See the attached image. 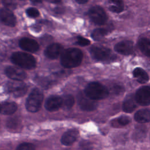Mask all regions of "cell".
Instances as JSON below:
<instances>
[{
  "label": "cell",
  "mask_w": 150,
  "mask_h": 150,
  "mask_svg": "<svg viewBox=\"0 0 150 150\" xmlns=\"http://www.w3.org/2000/svg\"><path fill=\"white\" fill-rule=\"evenodd\" d=\"M135 98L137 103L141 105H150V87L144 86L139 88L137 91Z\"/></svg>",
  "instance_id": "9"
},
{
  "label": "cell",
  "mask_w": 150,
  "mask_h": 150,
  "mask_svg": "<svg viewBox=\"0 0 150 150\" xmlns=\"http://www.w3.org/2000/svg\"><path fill=\"white\" fill-rule=\"evenodd\" d=\"M11 61L16 65L26 69H32L36 65L35 57L25 52H17L11 56Z\"/></svg>",
  "instance_id": "3"
},
{
  "label": "cell",
  "mask_w": 150,
  "mask_h": 150,
  "mask_svg": "<svg viewBox=\"0 0 150 150\" xmlns=\"http://www.w3.org/2000/svg\"><path fill=\"white\" fill-rule=\"evenodd\" d=\"M4 4L7 6H14V4L12 2H11V1H5V2H4Z\"/></svg>",
  "instance_id": "34"
},
{
  "label": "cell",
  "mask_w": 150,
  "mask_h": 150,
  "mask_svg": "<svg viewBox=\"0 0 150 150\" xmlns=\"http://www.w3.org/2000/svg\"><path fill=\"white\" fill-rule=\"evenodd\" d=\"M133 75L134 77L137 79V81L141 84L146 83L149 80L148 74L141 68L137 67L133 71Z\"/></svg>",
  "instance_id": "20"
},
{
  "label": "cell",
  "mask_w": 150,
  "mask_h": 150,
  "mask_svg": "<svg viewBox=\"0 0 150 150\" xmlns=\"http://www.w3.org/2000/svg\"><path fill=\"white\" fill-rule=\"evenodd\" d=\"M93 148V146L92 143L86 140L81 141L80 142L79 146V148L80 150H92Z\"/></svg>",
  "instance_id": "28"
},
{
  "label": "cell",
  "mask_w": 150,
  "mask_h": 150,
  "mask_svg": "<svg viewBox=\"0 0 150 150\" xmlns=\"http://www.w3.org/2000/svg\"><path fill=\"white\" fill-rule=\"evenodd\" d=\"M16 150H35V146L31 143L25 142L20 144Z\"/></svg>",
  "instance_id": "29"
},
{
  "label": "cell",
  "mask_w": 150,
  "mask_h": 150,
  "mask_svg": "<svg viewBox=\"0 0 150 150\" xmlns=\"http://www.w3.org/2000/svg\"><path fill=\"white\" fill-rule=\"evenodd\" d=\"M108 93V89L102 84L98 82L90 83L84 90L86 96L94 101L106 98Z\"/></svg>",
  "instance_id": "2"
},
{
  "label": "cell",
  "mask_w": 150,
  "mask_h": 150,
  "mask_svg": "<svg viewBox=\"0 0 150 150\" xmlns=\"http://www.w3.org/2000/svg\"><path fill=\"white\" fill-rule=\"evenodd\" d=\"M6 89L9 93L16 97L24 96L27 92L28 87L25 83L21 81H12L7 83Z\"/></svg>",
  "instance_id": "7"
},
{
  "label": "cell",
  "mask_w": 150,
  "mask_h": 150,
  "mask_svg": "<svg viewBox=\"0 0 150 150\" xmlns=\"http://www.w3.org/2000/svg\"><path fill=\"white\" fill-rule=\"evenodd\" d=\"M62 105V98L58 96H52L46 101L45 106L49 111H55L58 110Z\"/></svg>",
  "instance_id": "13"
},
{
  "label": "cell",
  "mask_w": 150,
  "mask_h": 150,
  "mask_svg": "<svg viewBox=\"0 0 150 150\" xmlns=\"http://www.w3.org/2000/svg\"><path fill=\"white\" fill-rule=\"evenodd\" d=\"M26 14L30 18H36L39 15V11L35 8L31 7L26 9Z\"/></svg>",
  "instance_id": "30"
},
{
  "label": "cell",
  "mask_w": 150,
  "mask_h": 150,
  "mask_svg": "<svg viewBox=\"0 0 150 150\" xmlns=\"http://www.w3.org/2000/svg\"><path fill=\"white\" fill-rule=\"evenodd\" d=\"M110 29L107 28H98L95 29L91 33V37L93 39L96 40H100L103 38L105 35H106L108 32H110Z\"/></svg>",
  "instance_id": "23"
},
{
  "label": "cell",
  "mask_w": 150,
  "mask_h": 150,
  "mask_svg": "<svg viewBox=\"0 0 150 150\" xmlns=\"http://www.w3.org/2000/svg\"><path fill=\"white\" fill-rule=\"evenodd\" d=\"M19 45L21 49L29 52H36L39 48V44L36 40L28 38L21 39L19 42Z\"/></svg>",
  "instance_id": "12"
},
{
  "label": "cell",
  "mask_w": 150,
  "mask_h": 150,
  "mask_svg": "<svg viewBox=\"0 0 150 150\" xmlns=\"http://www.w3.org/2000/svg\"><path fill=\"white\" fill-rule=\"evenodd\" d=\"M43 100V94L38 88H35L29 94L26 101V108L31 112H36L41 107Z\"/></svg>",
  "instance_id": "4"
},
{
  "label": "cell",
  "mask_w": 150,
  "mask_h": 150,
  "mask_svg": "<svg viewBox=\"0 0 150 150\" xmlns=\"http://www.w3.org/2000/svg\"><path fill=\"white\" fill-rule=\"evenodd\" d=\"M90 19L97 25H103L107 20V15L104 9L99 6L91 7L88 12Z\"/></svg>",
  "instance_id": "6"
},
{
  "label": "cell",
  "mask_w": 150,
  "mask_h": 150,
  "mask_svg": "<svg viewBox=\"0 0 150 150\" xmlns=\"http://www.w3.org/2000/svg\"><path fill=\"white\" fill-rule=\"evenodd\" d=\"M137 107V101L132 95L128 96L122 104V110L126 112H132Z\"/></svg>",
  "instance_id": "17"
},
{
  "label": "cell",
  "mask_w": 150,
  "mask_h": 150,
  "mask_svg": "<svg viewBox=\"0 0 150 150\" xmlns=\"http://www.w3.org/2000/svg\"><path fill=\"white\" fill-rule=\"evenodd\" d=\"M77 43L78 45L81 46H86L90 45V42L87 39H86L81 36L77 37Z\"/></svg>",
  "instance_id": "32"
},
{
  "label": "cell",
  "mask_w": 150,
  "mask_h": 150,
  "mask_svg": "<svg viewBox=\"0 0 150 150\" xmlns=\"http://www.w3.org/2000/svg\"><path fill=\"white\" fill-rule=\"evenodd\" d=\"M133 43L129 40H124L117 43L114 46V50L124 55H128L133 52Z\"/></svg>",
  "instance_id": "14"
},
{
  "label": "cell",
  "mask_w": 150,
  "mask_h": 150,
  "mask_svg": "<svg viewBox=\"0 0 150 150\" xmlns=\"http://www.w3.org/2000/svg\"><path fill=\"white\" fill-rule=\"evenodd\" d=\"M130 122V118L128 116L122 115L118 118L112 121V125L114 127L124 126L127 125Z\"/></svg>",
  "instance_id": "26"
},
{
  "label": "cell",
  "mask_w": 150,
  "mask_h": 150,
  "mask_svg": "<svg viewBox=\"0 0 150 150\" xmlns=\"http://www.w3.org/2000/svg\"><path fill=\"white\" fill-rule=\"evenodd\" d=\"M5 73L9 78L15 81H22L26 78V73L21 69L16 67H7Z\"/></svg>",
  "instance_id": "11"
},
{
  "label": "cell",
  "mask_w": 150,
  "mask_h": 150,
  "mask_svg": "<svg viewBox=\"0 0 150 150\" xmlns=\"http://www.w3.org/2000/svg\"><path fill=\"white\" fill-rule=\"evenodd\" d=\"M66 150H71V149H66Z\"/></svg>",
  "instance_id": "37"
},
{
  "label": "cell",
  "mask_w": 150,
  "mask_h": 150,
  "mask_svg": "<svg viewBox=\"0 0 150 150\" xmlns=\"http://www.w3.org/2000/svg\"><path fill=\"white\" fill-rule=\"evenodd\" d=\"M90 52L91 56L97 60L112 61L116 57V56L112 53L111 50L105 47H93Z\"/></svg>",
  "instance_id": "5"
},
{
  "label": "cell",
  "mask_w": 150,
  "mask_h": 150,
  "mask_svg": "<svg viewBox=\"0 0 150 150\" xmlns=\"http://www.w3.org/2000/svg\"><path fill=\"white\" fill-rule=\"evenodd\" d=\"M51 2H52V3H59V2H60V1H51Z\"/></svg>",
  "instance_id": "36"
},
{
  "label": "cell",
  "mask_w": 150,
  "mask_h": 150,
  "mask_svg": "<svg viewBox=\"0 0 150 150\" xmlns=\"http://www.w3.org/2000/svg\"><path fill=\"white\" fill-rule=\"evenodd\" d=\"M114 4L113 5L110 6L109 9L115 13H120L122 12L124 9V4L123 2L121 1H111Z\"/></svg>",
  "instance_id": "27"
},
{
  "label": "cell",
  "mask_w": 150,
  "mask_h": 150,
  "mask_svg": "<svg viewBox=\"0 0 150 150\" xmlns=\"http://www.w3.org/2000/svg\"><path fill=\"white\" fill-rule=\"evenodd\" d=\"M0 112L5 115H11L13 114L17 110V105L13 102H5L0 104Z\"/></svg>",
  "instance_id": "19"
},
{
  "label": "cell",
  "mask_w": 150,
  "mask_h": 150,
  "mask_svg": "<svg viewBox=\"0 0 150 150\" xmlns=\"http://www.w3.org/2000/svg\"><path fill=\"white\" fill-rule=\"evenodd\" d=\"M54 11L55 12V13H62L63 12V10L62 8H56L54 9Z\"/></svg>",
  "instance_id": "33"
},
{
  "label": "cell",
  "mask_w": 150,
  "mask_h": 150,
  "mask_svg": "<svg viewBox=\"0 0 150 150\" xmlns=\"http://www.w3.org/2000/svg\"><path fill=\"white\" fill-rule=\"evenodd\" d=\"M21 125V121L17 118H11L7 120L6 127L8 129L15 131L19 129Z\"/></svg>",
  "instance_id": "25"
},
{
  "label": "cell",
  "mask_w": 150,
  "mask_h": 150,
  "mask_svg": "<svg viewBox=\"0 0 150 150\" xmlns=\"http://www.w3.org/2000/svg\"><path fill=\"white\" fill-rule=\"evenodd\" d=\"M77 97L78 104L81 110L86 111H91L97 108L98 106L97 103L89 98L84 93L80 92Z\"/></svg>",
  "instance_id": "8"
},
{
  "label": "cell",
  "mask_w": 150,
  "mask_h": 150,
  "mask_svg": "<svg viewBox=\"0 0 150 150\" xmlns=\"http://www.w3.org/2000/svg\"><path fill=\"white\" fill-rule=\"evenodd\" d=\"M83 59L82 52L76 48H69L63 51L61 54L60 63L66 68H73L78 66Z\"/></svg>",
  "instance_id": "1"
},
{
  "label": "cell",
  "mask_w": 150,
  "mask_h": 150,
  "mask_svg": "<svg viewBox=\"0 0 150 150\" xmlns=\"http://www.w3.org/2000/svg\"><path fill=\"white\" fill-rule=\"evenodd\" d=\"M146 129L144 126H138L135 128L133 133V138L137 141H141L146 136Z\"/></svg>",
  "instance_id": "22"
},
{
  "label": "cell",
  "mask_w": 150,
  "mask_h": 150,
  "mask_svg": "<svg viewBox=\"0 0 150 150\" xmlns=\"http://www.w3.org/2000/svg\"><path fill=\"white\" fill-rule=\"evenodd\" d=\"M138 46L141 51L146 56L150 57V40L147 38H141L138 41Z\"/></svg>",
  "instance_id": "21"
},
{
  "label": "cell",
  "mask_w": 150,
  "mask_h": 150,
  "mask_svg": "<svg viewBox=\"0 0 150 150\" xmlns=\"http://www.w3.org/2000/svg\"><path fill=\"white\" fill-rule=\"evenodd\" d=\"M79 136V131L76 129H70L66 132L62 137V143L66 146L73 144Z\"/></svg>",
  "instance_id": "16"
},
{
  "label": "cell",
  "mask_w": 150,
  "mask_h": 150,
  "mask_svg": "<svg viewBox=\"0 0 150 150\" xmlns=\"http://www.w3.org/2000/svg\"><path fill=\"white\" fill-rule=\"evenodd\" d=\"M63 52V46L59 43H52L49 45L45 50V56L51 59H54Z\"/></svg>",
  "instance_id": "15"
},
{
  "label": "cell",
  "mask_w": 150,
  "mask_h": 150,
  "mask_svg": "<svg viewBox=\"0 0 150 150\" xmlns=\"http://www.w3.org/2000/svg\"><path fill=\"white\" fill-rule=\"evenodd\" d=\"M74 99L71 95L67 94L64 96L62 98V107L65 110L70 109L74 105Z\"/></svg>",
  "instance_id": "24"
},
{
  "label": "cell",
  "mask_w": 150,
  "mask_h": 150,
  "mask_svg": "<svg viewBox=\"0 0 150 150\" xmlns=\"http://www.w3.org/2000/svg\"><path fill=\"white\" fill-rule=\"evenodd\" d=\"M76 2L78 4H84L85 3H87V1H85V0H77Z\"/></svg>",
  "instance_id": "35"
},
{
  "label": "cell",
  "mask_w": 150,
  "mask_h": 150,
  "mask_svg": "<svg viewBox=\"0 0 150 150\" xmlns=\"http://www.w3.org/2000/svg\"><path fill=\"white\" fill-rule=\"evenodd\" d=\"M135 121L140 123H145L150 121V110L148 109H142L138 111L135 115Z\"/></svg>",
  "instance_id": "18"
},
{
  "label": "cell",
  "mask_w": 150,
  "mask_h": 150,
  "mask_svg": "<svg viewBox=\"0 0 150 150\" xmlns=\"http://www.w3.org/2000/svg\"><path fill=\"white\" fill-rule=\"evenodd\" d=\"M0 21L6 26L13 27L16 23L15 16L13 12L7 8L0 9Z\"/></svg>",
  "instance_id": "10"
},
{
  "label": "cell",
  "mask_w": 150,
  "mask_h": 150,
  "mask_svg": "<svg viewBox=\"0 0 150 150\" xmlns=\"http://www.w3.org/2000/svg\"><path fill=\"white\" fill-rule=\"evenodd\" d=\"M124 90V87L122 86L119 84H115L111 88V91H112V93L114 94H117V95L121 94V93H123Z\"/></svg>",
  "instance_id": "31"
},
{
  "label": "cell",
  "mask_w": 150,
  "mask_h": 150,
  "mask_svg": "<svg viewBox=\"0 0 150 150\" xmlns=\"http://www.w3.org/2000/svg\"><path fill=\"white\" fill-rule=\"evenodd\" d=\"M0 111H1V107H0Z\"/></svg>",
  "instance_id": "38"
}]
</instances>
